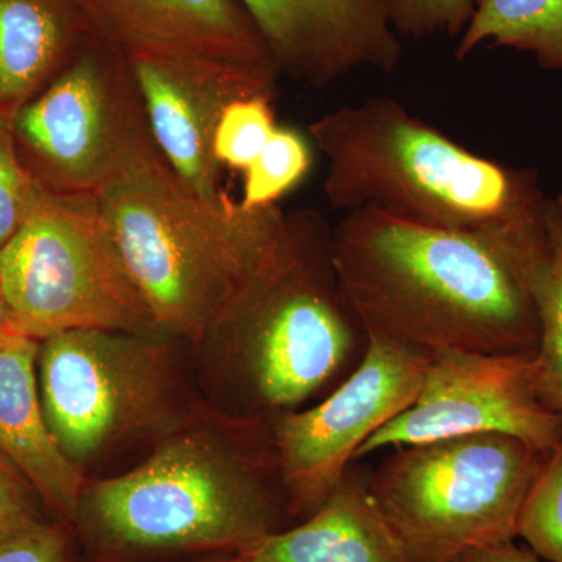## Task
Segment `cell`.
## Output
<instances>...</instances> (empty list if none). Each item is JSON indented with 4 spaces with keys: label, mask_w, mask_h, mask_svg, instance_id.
Wrapping results in <instances>:
<instances>
[{
    "label": "cell",
    "mask_w": 562,
    "mask_h": 562,
    "mask_svg": "<svg viewBox=\"0 0 562 562\" xmlns=\"http://www.w3.org/2000/svg\"><path fill=\"white\" fill-rule=\"evenodd\" d=\"M292 525L271 420L206 401L135 464L87 479L72 520L79 562L243 552Z\"/></svg>",
    "instance_id": "6da1fadb"
},
{
    "label": "cell",
    "mask_w": 562,
    "mask_h": 562,
    "mask_svg": "<svg viewBox=\"0 0 562 562\" xmlns=\"http://www.w3.org/2000/svg\"><path fill=\"white\" fill-rule=\"evenodd\" d=\"M331 233L316 210L288 213L268 260L191 347L214 408L271 420L322 401L364 360L371 338L339 283Z\"/></svg>",
    "instance_id": "7a4b0ae2"
},
{
    "label": "cell",
    "mask_w": 562,
    "mask_h": 562,
    "mask_svg": "<svg viewBox=\"0 0 562 562\" xmlns=\"http://www.w3.org/2000/svg\"><path fill=\"white\" fill-rule=\"evenodd\" d=\"M333 261L369 338L408 349L536 355L538 314L501 246L386 211L346 213Z\"/></svg>",
    "instance_id": "3957f363"
},
{
    "label": "cell",
    "mask_w": 562,
    "mask_h": 562,
    "mask_svg": "<svg viewBox=\"0 0 562 562\" xmlns=\"http://www.w3.org/2000/svg\"><path fill=\"white\" fill-rule=\"evenodd\" d=\"M94 199L158 327L191 347L268 260L288 216L195 194L155 143Z\"/></svg>",
    "instance_id": "277c9868"
},
{
    "label": "cell",
    "mask_w": 562,
    "mask_h": 562,
    "mask_svg": "<svg viewBox=\"0 0 562 562\" xmlns=\"http://www.w3.org/2000/svg\"><path fill=\"white\" fill-rule=\"evenodd\" d=\"M310 138L327 158L333 209L386 211L498 243L542 210L538 172L482 157L391 98L324 114Z\"/></svg>",
    "instance_id": "5b68a950"
},
{
    "label": "cell",
    "mask_w": 562,
    "mask_h": 562,
    "mask_svg": "<svg viewBox=\"0 0 562 562\" xmlns=\"http://www.w3.org/2000/svg\"><path fill=\"white\" fill-rule=\"evenodd\" d=\"M38 384L52 436L87 479L132 454L140 460L205 402L191 346L166 333L47 336Z\"/></svg>",
    "instance_id": "8992f818"
},
{
    "label": "cell",
    "mask_w": 562,
    "mask_h": 562,
    "mask_svg": "<svg viewBox=\"0 0 562 562\" xmlns=\"http://www.w3.org/2000/svg\"><path fill=\"white\" fill-rule=\"evenodd\" d=\"M547 457L502 432L409 443L371 473L369 492L406 562H458L514 542Z\"/></svg>",
    "instance_id": "52a82bcc"
},
{
    "label": "cell",
    "mask_w": 562,
    "mask_h": 562,
    "mask_svg": "<svg viewBox=\"0 0 562 562\" xmlns=\"http://www.w3.org/2000/svg\"><path fill=\"white\" fill-rule=\"evenodd\" d=\"M0 283L18 333L36 341L70 330L165 333L94 198L41 188L0 249Z\"/></svg>",
    "instance_id": "ba28073f"
},
{
    "label": "cell",
    "mask_w": 562,
    "mask_h": 562,
    "mask_svg": "<svg viewBox=\"0 0 562 562\" xmlns=\"http://www.w3.org/2000/svg\"><path fill=\"white\" fill-rule=\"evenodd\" d=\"M18 151L41 188L95 198L155 143L131 61L92 38L11 121Z\"/></svg>",
    "instance_id": "9c48e42d"
},
{
    "label": "cell",
    "mask_w": 562,
    "mask_h": 562,
    "mask_svg": "<svg viewBox=\"0 0 562 562\" xmlns=\"http://www.w3.org/2000/svg\"><path fill=\"white\" fill-rule=\"evenodd\" d=\"M430 353L371 338L346 382L308 409L272 417L281 480L292 519H308L327 502L362 443L416 402Z\"/></svg>",
    "instance_id": "30bf717a"
},
{
    "label": "cell",
    "mask_w": 562,
    "mask_h": 562,
    "mask_svg": "<svg viewBox=\"0 0 562 562\" xmlns=\"http://www.w3.org/2000/svg\"><path fill=\"white\" fill-rule=\"evenodd\" d=\"M532 358L535 355L432 351L416 402L373 432L355 461L384 447L479 432L514 436L539 452L552 453L562 443V416L539 401Z\"/></svg>",
    "instance_id": "8fae6325"
},
{
    "label": "cell",
    "mask_w": 562,
    "mask_h": 562,
    "mask_svg": "<svg viewBox=\"0 0 562 562\" xmlns=\"http://www.w3.org/2000/svg\"><path fill=\"white\" fill-rule=\"evenodd\" d=\"M125 57L165 160L195 194L220 198L224 191L213 144L221 116L241 99L276 98L280 74L187 52L140 50Z\"/></svg>",
    "instance_id": "7c38bea8"
},
{
    "label": "cell",
    "mask_w": 562,
    "mask_h": 562,
    "mask_svg": "<svg viewBox=\"0 0 562 562\" xmlns=\"http://www.w3.org/2000/svg\"><path fill=\"white\" fill-rule=\"evenodd\" d=\"M280 76L324 90L358 69L392 72L402 43L386 0H239Z\"/></svg>",
    "instance_id": "4fadbf2b"
},
{
    "label": "cell",
    "mask_w": 562,
    "mask_h": 562,
    "mask_svg": "<svg viewBox=\"0 0 562 562\" xmlns=\"http://www.w3.org/2000/svg\"><path fill=\"white\" fill-rule=\"evenodd\" d=\"M77 3L94 35L122 54L187 52L279 72L261 33L239 0H77Z\"/></svg>",
    "instance_id": "5bb4252c"
},
{
    "label": "cell",
    "mask_w": 562,
    "mask_h": 562,
    "mask_svg": "<svg viewBox=\"0 0 562 562\" xmlns=\"http://www.w3.org/2000/svg\"><path fill=\"white\" fill-rule=\"evenodd\" d=\"M40 341H0V457L32 484L50 519L72 524L87 476L63 454L41 402Z\"/></svg>",
    "instance_id": "9a60e30c"
},
{
    "label": "cell",
    "mask_w": 562,
    "mask_h": 562,
    "mask_svg": "<svg viewBox=\"0 0 562 562\" xmlns=\"http://www.w3.org/2000/svg\"><path fill=\"white\" fill-rule=\"evenodd\" d=\"M369 479L371 473L351 464L313 516L239 553L249 562H406Z\"/></svg>",
    "instance_id": "2e32d148"
},
{
    "label": "cell",
    "mask_w": 562,
    "mask_h": 562,
    "mask_svg": "<svg viewBox=\"0 0 562 562\" xmlns=\"http://www.w3.org/2000/svg\"><path fill=\"white\" fill-rule=\"evenodd\" d=\"M92 38L77 0H0V114L13 121Z\"/></svg>",
    "instance_id": "e0dca14e"
},
{
    "label": "cell",
    "mask_w": 562,
    "mask_h": 562,
    "mask_svg": "<svg viewBox=\"0 0 562 562\" xmlns=\"http://www.w3.org/2000/svg\"><path fill=\"white\" fill-rule=\"evenodd\" d=\"M538 314L541 339L532 358L535 390L562 416V206L547 198L535 220L498 243Z\"/></svg>",
    "instance_id": "ac0fdd59"
},
{
    "label": "cell",
    "mask_w": 562,
    "mask_h": 562,
    "mask_svg": "<svg viewBox=\"0 0 562 562\" xmlns=\"http://www.w3.org/2000/svg\"><path fill=\"white\" fill-rule=\"evenodd\" d=\"M483 44L527 52L541 68L562 72V0H479L457 60Z\"/></svg>",
    "instance_id": "d6986e66"
},
{
    "label": "cell",
    "mask_w": 562,
    "mask_h": 562,
    "mask_svg": "<svg viewBox=\"0 0 562 562\" xmlns=\"http://www.w3.org/2000/svg\"><path fill=\"white\" fill-rule=\"evenodd\" d=\"M313 166L310 140L291 127H277L260 157L244 172L241 205L265 209L277 205L294 190Z\"/></svg>",
    "instance_id": "ffe728a7"
},
{
    "label": "cell",
    "mask_w": 562,
    "mask_h": 562,
    "mask_svg": "<svg viewBox=\"0 0 562 562\" xmlns=\"http://www.w3.org/2000/svg\"><path fill=\"white\" fill-rule=\"evenodd\" d=\"M517 538L539 560L562 562V443L543 461L525 498Z\"/></svg>",
    "instance_id": "44dd1931"
},
{
    "label": "cell",
    "mask_w": 562,
    "mask_h": 562,
    "mask_svg": "<svg viewBox=\"0 0 562 562\" xmlns=\"http://www.w3.org/2000/svg\"><path fill=\"white\" fill-rule=\"evenodd\" d=\"M269 95L231 103L214 133V155L221 166L246 172L277 131L276 109Z\"/></svg>",
    "instance_id": "7402d4cb"
},
{
    "label": "cell",
    "mask_w": 562,
    "mask_h": 562,
    "mask_svg": "<svg viewBox=\"0 0 562 562\" xmlns=\"http://www.w3.org/2000/svg\"><path fill=\"white\" fill-rule=\"evenodd\" d=\"M40 191L21 160L10 117L0 114V249L27 220Z\"/></svg>",
    "instance_id": "603a6c76"
},
{
    "label": "cell",
    "mask_w": 562,
    "mask_h": 562,
    "mask_svg": "<svg viewBox=\"0 0 562 562\" xmlns=\"http://www.w3.org/2000/svg\"><path fill=\"white\" fill-rule=\"evenodd\" d=\"M392 27L398 36H461L479 0H386Z\"/></svg>",
    "instance_id": "cb8c5ba5"
},
{
    "label": "cell",
    "mask_w": 562,
    "mask_h": 562,
    "mask_svg": "<svg viewBox=\"0 0 562 562\" xmlns=\"http://www.w3.org/2000/svg\"><path fill=\"white\" fill-rule=\"evenodd\" d=\"M49 514L33 490L5 458L0 457V543L49 522Z\"/></svg>",
    "instance_id": "d4e9b609"
},
{
    "label": "cell",
    "mask_w": 562,
    "mask_h": 562,
    "mask_svg": "<svg viewBox=\"0 0 562 562\" xmlns=\"http://www.w3.org/2000/svg\"><path fill=\"white\" fill-rule=\"evenodd\" d=\"M0 562H79L72 524L49 520L0 543Z\"/></svg>",
    "instance_id": "484cf974"
},
{
    "label": "cell",
    "mask_w": 562,
    "mask_h": 562,
    "mask_svg": "<svg viewBox=\"0 0 562 562\" xmlns=\"http://www.w3.org/2000/svg\"><path fill=\"white\" fill-rule=\"evenodd\" d=\"M458 562H541V560L530 549H522L514 542H506L469 553Z\"/></svg>",
    "instance_id": "4316f807"
},
{
    "label": "cell",
    "mask_w": 562,
    "mask_h": 562,
    "mask_svg": "<svg viewBox=\"0 0 562 562\" xmlns=\"http://www.w3.org/2000/svg\"><path fill=\"white\" fill-rule=\"evenodd\" d=\"M14 335H21V333H18L16 327H14L9 303H7L5 294H3L2 290V283H0V341Z\"/></svg>",
    "instance_id": "83f0119b"
},
{
    "label": "cell",
    "mask_w": 562,
    "mask_h": 562,
    "mask_svg": "<svg viewBox=\"0 0 562 562\" xmlns=\"http://www.w3.org/2000/svg\"><path fill=\"white\" fill-rule=\"evenodd\" d=\"M172 562H249V560L239 552H224L202 554V557L188 558V560Z\"/></svg>",
    "instance_id": "f1b7e54d"
},
{
    "label": "cell",
    "mask_w": 562,
    "mask_h": 562,
    "mask_svg": "<svg viewBox=\"0 0 562 562\" xmlns=\"http://www.w3.org/2000/svg\"><path fill=\"white\" fill-rule=\"evenodd\" d=\"M557 202L560 203V205L562 206V191H561V194L558 195Z\"/></svg>",
    "instance_id": "f546056e"
}]
</instances>
